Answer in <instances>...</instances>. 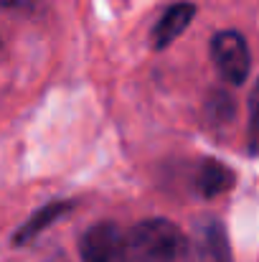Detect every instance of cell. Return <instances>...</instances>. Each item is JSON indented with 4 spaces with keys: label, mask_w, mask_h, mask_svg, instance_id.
Listing matches in <instances>:
<instances>
[{
    "label": "cell",
    "mask_w": 259,
    "mask_h": 262,
    "mask_svg": "<svg viewBox=\"0 0 259 262\" xmlns=\"http://www.w3.org/2000/svg\"><path fill=\"white\" fill-rule=\"evenodd\" d=\"M193 13H196V8H193L191 3H175V5H171V8L166 10V15L158 20L155 31H153V43H155V49L171 46L173 41L188 28Z\"/></svg>",
    "instance_id": "5"
},
{
    "label": "cell",
    "mask_w": 259,
    "mask_h": 262,
    "mask_svg": "<svg viewBox=\"0 0 259 262\" xmlns=\"http://www.w3.org/2000/svg\"><path fill=\"white\" fill-rule=\"evenodd\" d=\"M69 209H72V204H49L46 209H41V211L33 214V219L15 234V245H26L36 232H41V229H46L49 224H54V222H56L64 211H69Z\"/></svg>",
    "instance_id": "7"
},
{
    "label": "cell",
    "mask_w": 259,
    "mask_h": 262,
    "mask_svg": "<svg viewBox=\"0 0 259 262\" xmlns=\"http://www.w3.org/2000/svg\"><path fill=\"white\" fill-rule=\"evenodd\" d=\"M54 262H64V260H54Z\"/></svg>",
    "instance_id": "10"
},
{
    "label": "cell",
    "mask_w": 259,
    "mask_h": 262,
    "mask_svg": "<svg viewBox=\"0 0 259 262\" xmlns=\"http://www.w3.org/2000/svg\"><path fill=\"white\" fill-rule=\"evenodd\" d=\"M211 56H214V64L219 69V74L231 82V84H242L247 77H249V49H247V41L242 33L237 31H221L214 36L211 41Z\"/></svg>",
    "instance_id": "3"
},
{
    "label": "cell",
    "mask_w": 259,
    "mask_h": 262,
    "mask_svg": "<svg viewBox=\"0 0 259 262\" xmlns=\"http://www.w3.org/2000/svg\"><path fill=\"white\" fill-rule=\"evenodd\" d=\"M122 232L109 224H94L79 239V255L82 262H122Z\"/></svg>",
    "instance_id": "4"
},
{
    "label": "cell",
    "mask_w": 259,
    "mask_h": 262,
    "mask_svg": "<svg viewBox=\"0 0 259 262\" xmlns=\"http://www.w3.org/2000/svg\"><path fill=\"white\" fill-rule=\"evenodd\" d=\"M20 0H0V5H18Z\"/></svg>",
    "instance_id": "9"
},
{
    "label": "cell",
    "mask_w": 259,
    "mask_h": 262,
    "mask_svg": "<svg viewBox=\"0 0 259 262\" xmlns=\"http://www.w3.org/2000/svg\"><path fill=\"white\" fill-rule=\"evenodd\" d=\"M249 117H252V135L259 138V82L254 84L249 97Z\"/></svg>",
    "instance_id": "8"
},
{
    "label": "cell",
    "mask_w": 259,
    "mask_h": 262,
    "mask_svg": "<svg viewBox=\"0 0 259 262\" xmlns=\"http://www.w3.org/2000/svg\"><path fill=\"white\" fill-rule=\"evenodd\" d=\"M180 257L185 262H231L226 229L221 227V222L211 216L196 222L188 239H183Z\"/></svg>",
    "instance_id": "2"
},
{
    "label": "cell",
    "mask_w": 259,
    "mask_h": 262,
    "mask_svg": "<svg viewBox=\"0 0 259 262\" xmlns=\"http://www.w3.org/2000/svg\"><path fill=\"white\" fill-rule=\"evenodd\" d=\"M196 183H198V191L211 199V196H219V193H224V191H229L234 186V173L224 163L208 158V161L201 163Z\"/></svg>",
    "instance_id": "6"
},
{
    "label": "cell",
    "mask_w": 259,
    "mask_h": 262,
    "mask_svg": "<svg viewBox=\"0 0 259 262\" xmlns=\"http://www.w3.org/2000/svg\"><path fill=\"white\" fill-rule=\"evenodd\" d=\"M180 252V229L168 219H145L122 237V262H175Z\"/></svg>",
    "instance_id": "1"
}]
</instances>
